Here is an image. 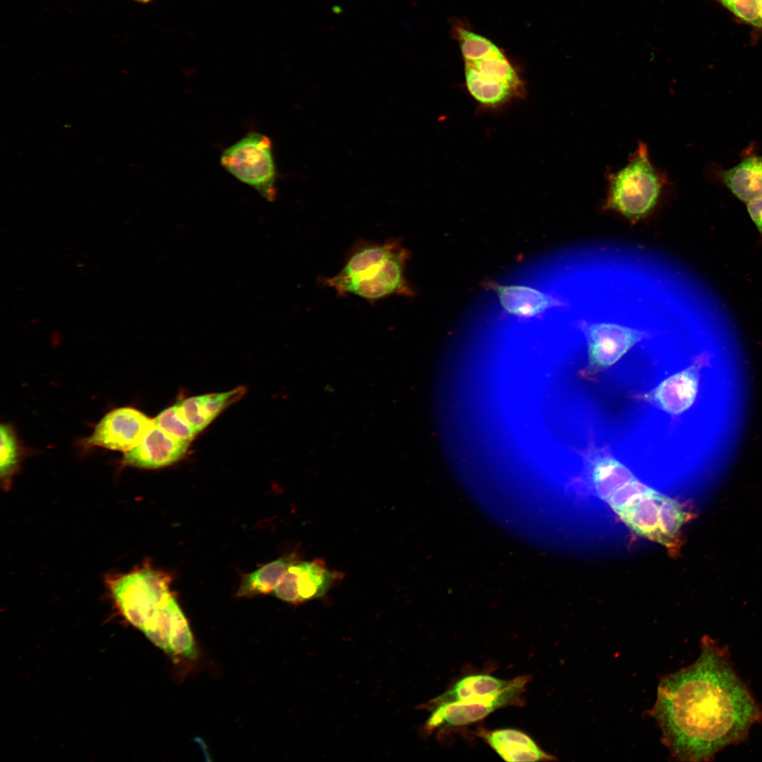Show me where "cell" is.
Returning <instances> with one entry per match:
<instances>
[{
    "label": "cell",
    "mask_w": 762,
    "mask_h": 762,
    "mask_svg": "<svg viewBox=\"0 0 762 762\" xmlns=\"http://www.w3.org/2000/svg\"><path fill=\"white\" fill-rule=\"evenodd\" d=\"M653 712L666 745L684 761L710 760L762 718L727 650L707 636L694 664L661 681Z\"/></svg>",
    "instance_id": "cell-1"
},
{
    "label": "cell",
    "mask_w": 762,
    "mask_h": 762,
    "mask_svg": "<svg viewBox=\"0 0 762 762\" xmlns=\"http://www.w3.org/2000/svg\"><path fill=\"white\" fill-rule=\"evenodd\" d=\"M607 181L606 207L633 219L652 211L669 184L667 176L653 164L642 142L626 164L609 171Z\"/></svg>",
    "instance_id": "cell-2"
},
{
    "label": "cell",
    "mask_w": 762,
    "mask_h": 762,
    "mask_svg": "<svg viewBox=\"0 0 762 762\" xmlns=\"http://www.w3.org/2000/svg\"><path fill=\"white\" fill-rule=\"evenodd\" d=\"M171 582L164 572L142 569L111 579L109 586L121 612L142 630L154 611L174 597Z\"/></svg>",
    "instance_id": "cell-3"
},
{
    "label": "cell",
    "mask_w": 762,
    "mask_h": 762,
    "mask_svg": "<svg viewBox=\"0 0 762 762\" xmlns=\"http://www.w3.org/2000/svg\"><path fill=\"white\" fill-rule=\"evenodd\" d=\"M220 163L229 174L253 188L265 200H275L277 169L269 137L249 132L222 152Z\"/></svg>",
    "instance_id": "cell-4"
},
{
    "label": "cell",
    "mask_w": 762,
    "mask_h": 762,
    "mask_svg": "<svg viewBox=\"0 0 762 762\" xmlns=\"http://www.w3.org/2000/svg\"><path fill=\"white\" fill-rule=\"evenodd\" d=\"M409 255L401 246L387 258L367 266L353 277L334 275L326 279L325 283L339 294H353L370 301L391 295L411 296L414 292L405 274Z\"/></svg>",
    "instance_id": "cell-5"
},
{
    "label": "cell",
    "mask_w": 762,
    "mask_h": 762,
    "mask_svg": "<svg viewBox=\"0 0 762 762\" xmlns=\"http://www.w3.org/2000/svg\"><path fill=\"white\" fill-rule=\"evenodd\" d=\"M577 327L587 345V361L581 370V379L586 381H595L636 344L651 338L647 331L614 322L581 320Z\"/></svg>",
    "instance_id": "cell-6"
},
{
    "label": "cell",
    "mask_w": 762,
    "mask_h": 762,
    "mask_svg": "<svg viewBox=\"0 0 762 762\" xmlns=\"http://www.w3.org/2000/svg\"><path fill=\"white\" fill-rule=\"evenodd\" d=\"M530 680V675L519 676L514 678L509 686L497 693L471 696L434 706L428 710L431 714L425 728L430 732L436 729L466 726L483 720L497 709L522 706V695Z\"/></svg>",
    "instance_id": "cell-7"
},
{
    "label": "cell",
    "mask_w": 762,
    "mask_h": 762,
    "mask_svg": "<svg viewBox=\"0 0 762 762\" xmlns=\"http://www.w3.org/2000/svg\"><path fill=\"white\" fill-rule=\"evenodd\" d=\"M702 363L695 361L661 380L651 389L634 394L633 399L654 407L665 413L667 418H677L694 404L698 392Z\"/></svg>",
    "instance_id": "cell-8"
},
{
    "label": "cell",
    "mask_w": 762,
    "mask_h": 762,
    "mask_svg": "<svg viewBox=\"0 0 762 762\" xmlns=\"http://www.w3.org/2000/svg\"><path fill=\"white\" fill-rule=\"evenodd\" d=\"M152 421L136 409L117 408L97 423L85 445L126 452L140 442Z\"/></svg>",
    "instance_id": "cell-9"
},
{
    "label": "cell",
    "mask_w": 762,
    "mask_h": 762,
    "mask_svg": "<svg viewBox=\"0 0 762 762\" xmlns=\"http://www.w3.org/2000/svg\"><path fill=\"white\" fill-rule=\"evenodd\" d=\"M342 574L328 569L321 559L295 560L286 569L273 593L279 599L293 604L324 595Z\"/></svg>",
    "instance_id": "cell-10"
},
{
    "label": "cell",
    "mask_w": 762,
    "mask_h": 762,
    "mask_svg": "<svg viewBox=\"0 0 762 762\" xmlns=\"http://www.w3.org/2000/svg\"><path fill=\"white\" fill-rule=\"evenodd\" d=\"M189 442L170 435L152 421L140 442L124 452L125 464L142 468H157L174 464L186 453Z\"/></svg>",
    "instance_id": "cell-11"
},
{
    "label": "cell",
    "mask_w": 762,
    "mask_h": 762,
    "mask_svg": "<svg viewBox=\"0 0 762 762\" xmlns=\"http://www.w3.org/2000/svg\"><path fill=\"white\" fill-rule=\"evenodd\" d=\"M484 286L497 294L507 313L521 318L540 316L550 308L567 305L562 299L532 287L501 285L494 282H487Z\"/></svg>",
    "instance_id": "cell-12"
},
{
    "label": "cell",
    "mask_w": 762,
    "mask_h": 762,
    "mask_svg": "<svg viewBox=\"0 0 762 762\" xmlns=\"http://www.w3.org/2000/svg\"><path fill=\"white\" fill-rule=\"evenodd\" d=\"M503 760L509 762L547 761L555 757L542 749L527 734L515 729L488 730L476 732Z\"/></svg>",
    "instance_id": "cell-13"
},
{
    "label": "cell",
    "mask_w": 762,
    "mask_h": 762,
    "mask_svg": "<svg viewBox=\"0 0 762 762\" xmlns=\"http://www.w3.org/2000/svg\"><path fill=\"white\" fill-rule=\"evenodd\" d=\"M244 392L243 387H238L228 392L190 397L179 401L181 411L198 434L226 406L238 399Z\"/></svg>",
    "instance_id": "cell-14"
},
{
    "label": "cell",
    "mask_w": 762,
    "mask_h": 762,
    "mask_svg": "<svg viewBox=\"0 0 762 762\" xmlns=\"http://www.w3.org/2000/svg\"><path fill=\"white\" fill-rule=\"evenodd\" d=\"M661 495V493L651 488L617 514L637 535L662 545L659 528Z\"/></svg>",
    "instance_id": "cell-15"
},
{
    "label": "cell",
    "mask_w": 762,
    "mask_h": 762,
    "mask_svg": "<svg viewBox=\"0 0 762 762\" xmlns=\"http://www.w3.org/2000/svg\"><path fill=\"white\" fill-rule=\"evenodd\" d=\"M721 179L739 200L749 202L762 198V155H750L723 171Z\"/></svg>",
    "instance_id": "cell-16"
},
{
    "label": "cell",
    "mask_w": 762,
    "mask_h": 762,
    "mask_svg": "<svg viewBox=\"0 0 762 762\" xmlns=\"http://www.w3.org/2000/svg\"><path fill=\"white\" fill-rule=\"evenodd\" d=\"M514 679L505 680L487 674H473L454 682L444 693L429 701L423 708H430L471 696L487 695L500 691L509 686Z\"/></svg>",
    "instance_id": "cell-17"
},
{
    "label": "cell",
    "mask_w": 762,
    "mask_h": 762,
    "mask_svg": "<svg viewBox=\"0 0 762 762\" xmlns=\"http://www.w3.org/2000/svg\"><path fill=\"white\" fill-rule=\"evenodd\" d=\"M295 560L294 555H287L245 576L237 591L238 596L250 597L273 592L288 567Z\"/></svg>",
    "instance_id": "cell-18"
},
{
    "label": "cell",
    "mask_w": 762,
    "mask_h": 762,
    "mask_svg": "<svg viewBox=\"0 0 762 762\" xmlns=\"http://www.w3.org/2000/svg\"><path fill=\"white\" fill-rule=\"evenodd\" d=\"M465 66L474 69L488 80L509 86L519 95L524 91L519 74L502 49L478 60L465 61Z\"/></svg>",
    "instance_id": "cell-19"
},
{
    "label": "cell",
    "mask_w": 762,
    "mask_h": 762,
    "mask_svg": "<svg viewBox=\"0 0 762 762\" xmlns=\"http://www.w3.org/2000/svg\"><path fill=\"white\" fill-rule=\"evenodd\" d=\"M465 80L470 95L476 101L487 107H496L519 96L509 86L488 80L468 66H465Z\"/></svg>",
    "instance_id": "cell-20"
},
{
    "label": "cell",
    "mask_w": 762,
    "mask_h": 762,
    "mask_svg": "<svg viewBox=\"0 0 762 762\" xmlns=\"http://www.w3.org/2000/svg\"><path fill=\"white\" fill-rule=\"evenodd\" d=\"M689 514L673 499L662 494L659 503V528L662 545L675 548L682 525L689 519Z\"/></svg>",
    "instance_id": "cell-21"
},
{
    "label": "cell",
    "mask_w": 762,
    "mask_h": 762,
    "mask_svg": "<svg viewBox=\"0 0 762 762\" xmlns=\"http://www.w3.org/2000/svg\"><path fill=\"white\" fill-rule=\"evenodd\" d=\"M176 604L173 597L169 603L156 609L141 630L154 644L169 653L172 617Z\"/></svg>",
    "instance_id": "cell-22"
},
{
    "label": "cell",
    "mask_w": 762,
    "mask_h": 762,
    "mask_svg": "<svg viewBox=\"0 0 762 762\" xmlns=\"http://www.w3.org/2000/svg\"><path fill=\"white\" fill-rule=\"evenodd\" d=\"M171 653L194 658L197 655L193 637L188 621L178 603L172 617L170 633Z\"/></svg>",
    "instance_id": "cell-23"
},
{
    "label": "cell",
    "mask_w": 762,
    "mask_h": 762,
    "mask_svg": "<svg viewBox=\"0 0 762 762\" xmlns=\"http://www.w3.org/2000/svg\"><path fill=\"white\" fill-rule=\"evenodd\" d=\"M153 421L166 433L181 440L190 442L197 435L183 417L179 401L162 411Z\"/></svg>",
    "instance_id": "cell-24"
},
{
    "label": "cell",
    "mask_w": 762,
    "mask_h": 762,
    "mask_svg": "<svg viewBox=\"0 0 762 762\" xmlns=\"http://www.w3.org/2000/svg\"><path fill=\"white\" fill-rule=\"evenodd\" d=\"M464 61L483 59L500 49L488 39L461 27L455 29Z\"/></svg>",
    "instance_id": "cell-25"
},
{
    "label": "cell",
    "mask_w": 762,
    "mask_h": 762,
    "mask_svg": "<svg viewBox=\"0 0 762 762\" xmlns=\"http://www.w3.org/2000/svg\"><path fill=\"white\" fill-rule=\"evenodd\" d=\"M0 473L1 479L7 478L18 463V449L17 440L11 428L1 424Z\"/></svg>",
    "instance_id": "cell-26"
},
{
    "label": "cell",
    "mask_w": 762,
    "mask_h": 762,
    "mask_svg": "<svg viewBox=\"0 0 762 762\" xmlns=\"http://www.w3.org/2000/svg\"><path fill=\"white\" fill-rule=\"evenodd\" d=\"M746 23L762 29V0H718Z\"/></svg>",
    "instance_id": "cell-27"
},
{
    "label": "cell",
    "mask_w": 762,
    "mask_h": 762,
    "mask_svg": "<svg viewBox=\"0 0 762 762\" xmlns=\"http://www.w3.org/2000/svg\"><path fill=\"white\" fill-rule=\"evenodd\" d=\"M651 489L636 478L615 491L605 502L617 514Z\"/></svg>",
    "instance_id": "cell-28"
},
{
    "label": "cell",
    "mask_w": 762,
    "mask_h": 762,
    "mask_svg": "<svg viewBox=\"0 0 762 762\" xmlns=\"http://www.w3.org/2000/svg\"><path fill=\"white\" fill-rule=\"evenodd\" d=\"M747 210L752 220L762 234V198L749 202Z\"/></svg>",
    "instance_id": "cell-29"
},
{
    "label": "cell",
    "mask_w": 762,
    "mask_h": 762,
    "mask_svg": "<svg viewBox=\"0 0 762 762\" xmlns=\"http://www.w3.org/2000/svg\"><path fill=\"white\" fill-rule=\"evenodd\" d=\"M133 1H137V2H139V3L146 4V3L150 2L152 0H133Z\"/></svg>",
    "instance_id": "cell-30"
}]
</instances>
